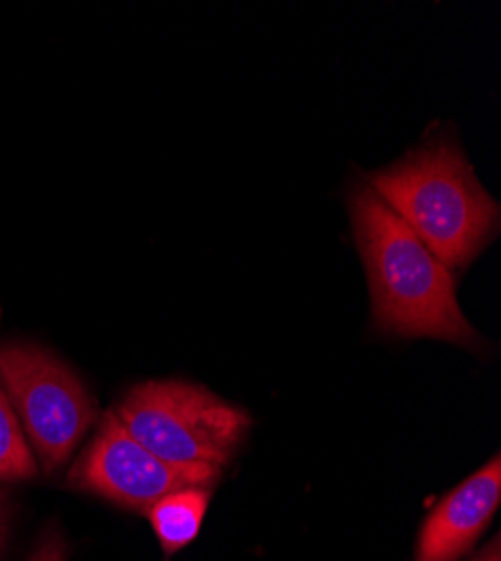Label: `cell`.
Returning <instances> with one entry per match:
<instances>
[{
    "label": "cell",
    "mask_w": 501,
    "mask_h": 561,
    "mask_svg": "<svg viewBox=\"0 0 501 561\" xmlns=\"http://www.w3.org/2000/svg\"><path fill=\"white\" fill-rule=\"evenodd\" d=\"M499 499L501 460L494 456L430 512L419 535L417 561L459 559L488 528Z\"/></svg>",
    "instance_id": "6"
},
{
    "label": "cell",
    "mask_w": 501,
    "mask_h": 561,
    "mask_svg": "<svg viewBox=\"0 0 501 561\" xmlns=\"http://www.w3.org/2000/svg\"><path fill=\"white\" fill-rule=\"evenodd\" d=\"M369 186L449 272L472 263L499 229L497 203L452 145L407 156Z\"/></svg>",
    "instance_id": "2"
},
{
    "label": "cell",
    "mask_w": 501,
    "mask_h": 561,
    "mask_svg": "<svg viewBox=\"0 0 501 561\" xmlns=\"http://www.w3.org/2000/svg\"><path fill=\"white\" fill-rule=\"evenodd\" d=\"M472 561H501V546H499V537L492 539V543Z\"/></svg>",
    "instance_id": "10"
},
{
    "label": "cell",
    "mask_w": 501,
    "mask_h": 561,
    "mask_svg": "<svg viewBox=\"0 0 501 561\" xmlns=\"http://www.w3.org/2000/svg\"><path fill=\"white\" fill-rule=\"evenodd\" d=\"M207 505V488H185L162 496L147 510L149 522L167 552L185 548L198 537Z\"/></svg>",
    "instance_id": "7"
},
{
    "label": "cell",
    "mask_w": 501,
    "mask_h": 561,
    "mask_svg": "<svg viewBox=\"0 0 501 561\" xmlns=\"http://www.w3.org/2000/svg\"><path fill=\"white\" fill-rule=\"evenodd\" d=\"M349 205L378 329L402 337L475 342L472 325L457 301L454 276L434 252L369 184L355 186Z\"/></svg>",
    "instance_id": "1"
},
{
    "label": "cell",
    "mask_w": 501,
    "mask_h": 561,
    "mask_svg": "<svg viewBox=\"0 0 501 561\" xmlns=\"http://www.w3.org/2000/svg\"><path fill=\"white\" fill-rule=\"evenodd\" d=\"M3 517H5V510H3V499H0V537H3Z\"/></svg>",
    "instance_id": "11"
},
{
    "label": "cell",
    "mask_w": 501,
    "mask_h": 561,
    "mask_svg": "<svg viewBox=\"0 0 501 561\" xmlns=\"http://www.w3.org/2000/svg\"><path fill=\"white\" fill-rule=\"evenodd\" d=\"M220 470L209 465H171L135 440L113 411L90 443L75 470L70 485L104 496L122 507L149 510L162 496L185 490L214 485Z\"/></svg>",
    "instance_id": "5"
},
{
    "label": "cell",
    "mask_w": 501,
    "mask_h": 561,
    "mask_svg": "<svg viewBox=\"0 0 501 561\" xmlns=\"http://www.w3.org/2000/svg\"><path fill=\"white\" fill-rule=\"evenodd\" d=\"M0 382L23 420L43 472H55L93 425L95 400L59 359L27 344L0 346Z\"/></svg>",
    "instance_id": "4"
},
{
    "label": "cell",
    "mask_w": 501,
    "mask_h": 561,
    "mask_svg": "<svg viewBox=\"0 0 501 561\" xmlns=\"http://www.w3.org/2000/svg\"><path fill=\"white\" fill-rule=\"evenodd\" d=\"M30 561H66V554H64V546H61V541H59L55 535L45 537V539H43V543H41V548L32 554V559H30Z\"/></svg>",
    "instance_id": "9"
},
{
    "label": "cell",
    "mask_w": 501,
    "mask_h": 561,
    "mask_svg": "<svg viewBox=\"0 0 501 561\" xmlns=\"http://www.w3.org/2000/svg\"><path fill=\"white\" fill-rule=\"evenodd\" d=\"M36 474V462L32 449L21 432L16 411L0 389V479L27 481Z\"/></svg>",
    "instance_id": "8"
},
{
    "label": "cell",
    "mask_w": 501,
    "mask_h": 561,
    "mask_svg": "<svg viewBox=\"0 0 501 561\" xmlns=\"http://www.w3.org/2000/svg\"><path fill=\"white\" fill-rule=\"evenodd\" d=\"M122 427L171 465L223 470L246 438L250 415L203 387L147 382L128 391L115 411Z\"/></svg>",
    "instance_id": "3"
}]
</instances>
